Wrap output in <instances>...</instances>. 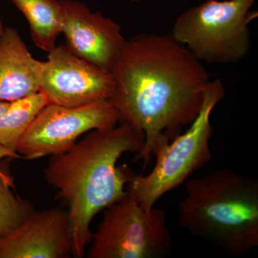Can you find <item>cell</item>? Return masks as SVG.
Listing matches in <instances>:
<instances>
[{"instance_id": "4", "label": "cell", "mask_w": 258, "mask_h": 258, "mask_svg": "<svg viewBox=\"0 0 258 258\" xmlns=\"http://www.w3.org/2000/svg\"><path fill=\"white\" fill-rule=\"evenodd\" d=\"M225 96L222 81L212 80L198 116L185 133L178 134L155 153V165L147 176L135 174L128 166L121 165L127 192L146 211H151L161 197L179 187L192 173L211 161L210 142L214 128L210 117Z\"/></svg>"}, {"instance_id": "2", "label": "cell", "mask_w": 258, "mask_h": 258, "mask_svg": "<svg viewBox=\"0 0 258 258\" xmlns=\"http://www.w3.org/2000/svg\"><path fill=\"white\" fill-rule=\"evenodd\" d=\"M144 134L123 122L107 131L93 130L67 152L52 156L44 176L68 209L73 257L82 258L92 242L91 223L98 212L126 196V179L117 166L125 152L137 154Z\"/></svg>"}, {"instance_id": "1", "label": "cell", "mask_w": 258, "mask_h": 258, "mask_svg": "<svg viewBox=\"0 0 258 258\" xmlns=\"http://www.w3.org/2000/svg\"><path fill=\"white\" fill-rule=\"evenodd\" d=\"M110 98L120 120L144 134L134 161L144 169L164 144L198 116L211 75L171 34L144 33L125 40L111 70Z\"/></svg>"}, {"instance_id": "14", "label": "cell", "mask_w": 258, "mask_h": 258, "mask_svg": "<svg viewBox=\"0 0 258 258\" xmlns=\"http://www.w3.org/2000/svg\"><path fill=\"white\" fill-rule=\"evenodd\" d=\"M13 186L12 178L0 170V237L18 230L35 212L30 202L13 192Z\"/></svg>"}, {"instance_id": "11", "label": "cell", "mask_w": 258, "mask_h": 258, "mask_svg": "<svg viewBox=\"0 0 258 258\" xmlns=\"http://www.w3.org/2000/svg\"><path fill=\"white\" fill-rule=\"evenodd\" d=\"M42 66L18 30L4 29L0 37V101L11 103L38 93Z\"/></svg>"}, {"instance_id": "8", "label": "cell", "mask_w": 258, "mask_h": 258, "mask_svg": "<svg viewBox=\"0 0 258 258\" xmlns=\"http://www.w3.org/2000/svg\"><path fill=\"white\" fill-rule=\"evenodd\" d=\"M42 62L39 92L48 104L74 107L110 99L115 83L110 71L74 54L67 45L55 47Z\"/></svg>"}, {"instance_id": "16", "label": "cell", "mask_w": 258, "mask_h": 258, "mask_svg": "<svg viewBox=\"0 0 258 258\" xmlns=\"http://www.w3.org/2000/svg\"><path fill=\"white\" fill-rule=\"evenodd\" d=\"M10 104V102L0 101V117L4 114Z\"/></svg>"}, {"instance_id": "5", "label": "cell", "mask_w": 258, "mask_h": 258, "mask_svg": "<svg viewBox=\"0 0 258 258\" xmlns=\"http://www.w3.org/2000/svg\"><path fill=\"white\" fill-rule=\"evenodd\" d=\"M256 0H206L177 17L171 36L202 62L234 64L251 49L249 25Z\"/></svg>"}, {"instance_id": "9", "label": "cell", "mask_w": 258, "mask_h": 258, "mask_svg": "<svg viewBox=\"0 0 258 258\" xmlns=\"http://www.w3.org/2000/svg\"><path fill=\"white\" fill-rule=\"evenodd\" d=\"M63 8L62 33L67 46L76 55L111 73L125 39L121 27L101 12H92L83 3L61 0Z\"/></svg>"}, {"instance_id": "6", "label": "cell", "mask_w": 258, "mask_h": 258, "mask_svg": "<svg viewBox=\"0 0 258 258\" xmlns=\"http://www.w3.org/2000/svg\"><path fill=\"white\" fill-rule=\"evenodd\" d=\"M89 258H163L173 248L165 212L146 211L131 195L106 209Z\"/></svg>"}, {"instance_id": "13", "label": "cell", "mask_w": 258, "mask_h": 258, "mask_svg": "<svg viewBox=\"0 0 258 258\" xmlns=\"http://www.w3.org/2000/svg\"><path fill=\"white\" fill-rule=\"evenodd\" d=\"M47 104L46 97L41 92L11 102L0 117V144L17 153L19 141Z\"/></svg>"}, {"instance_id": "10", "label": "cell", "mask_w": 258, "mask_h": 258, "mask_svg": "<svg viewBox=\"0 0 258 258\" xmlns=\"http://www.w3.org/2000/svg\"><path fill=\"white\" fill-rule=\"evenodd\" d=\"M73 245L68 212H35L23 225L0 237V258H69Z\"/></svg>"}, {"instance_id": "12", "label": "cell", "mask_w": 258, "mask_h": 258, "mask_svg": "<svg viewBox=\"0 0 258 258\" xmlns=\"http://www.w3.org/2000/svg\"><path fill=\"white\" fill-rule=\"evenodd\" d=\"M28 21L35 45L50 52L62 33L63 8L61 0H11Z\"/></svg>"}, {"instance_id": "3", "label": "cell", "mask_w": 258, "mask_h": 258, "mask_svg": "<svg viewBox=\"0 0 258 258\" xmlns=\"http://www.w3.org/2000/svg\"><path fill=\"white\" fill-rule=\"evenodd\" d=\"M180 227L240 256L258 246V182L230 169H219L185 184L178 204Z\"/></svg>"}, {"instance_id": "7", "label": "cell", "mask_w": 258, "mask_h": 258, "mask_svg": "<svg viewBox=\"0 0 258 258\" xmlns=\"http://www.w3.org/2000/svg\"><path fill=\"white\" fill-rule=\"evenodd\" d=\"M120 120L119 113L110 99L74 107L47 104L19 141L17 153L30 160L63 154L83 134L110 130Z\"/></svg>"}, {"instance_id": "15", "label": "cell", "mask_w": 258, "mask_h": 258, "mask_svg": "<svg viewBox=\"0 0 258 258\" xmlns=\"http://www.w3.org/2000/svg\"><path fill=\"white\" fill-rule=\"evenodd\" d=\"M13 158V159H20V158H23L20 154H18V153H13L10 152L9 149L5 148L4 146L0 144V161H1L2 159H4V158ZM1 170V169H0Z\"/></svg>"}, {"instance_id": "17", "label": "cell", "mask_w": 258, "mask_h": 258, "mask_svg": "<svg viewBox=\"0 0 258 258\" xmlns=\"http://www.w3.org/2000/svg\"><path fill=\"white\" fill-rule=\"evenodd\" d=\"M3 31H4V28H3V23H2L1 21V17H0V37H1L2 34L3 33Z\"/></svg>"}, {"instance_id": "18", "label": "cell", "mask_w": 258, "mask_h": 258, "mask_svg": "<svg viewBox=\"0 0 258 258\" xmlns=\"http://www.w3.org/2000/svg\"><path fill=\"white\" fill-rule=\"evenodd\" d=\"M132 2H134V3H139V2H142V0H132Z\"/></svg>"}]
</instances>
